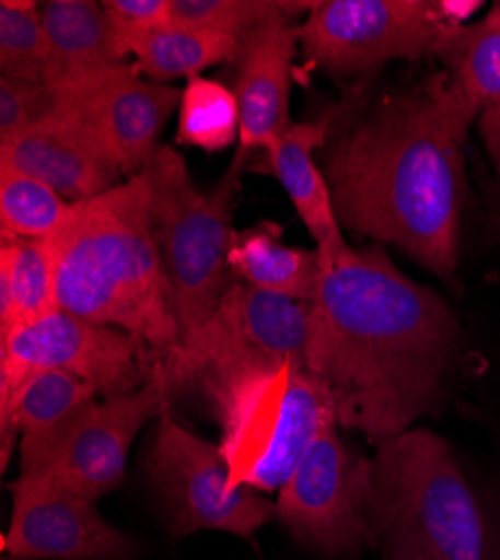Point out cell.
Masks as SVG:
<instances>
[{
    "label": "cell",
    "instance_id": "cell-1",
    "mask_svg": "<svg viewBox=\"0 0 500 560\" xmlns=\"http://www.w3.org/2000/svg\"><path fill=\"white\" fill-rule=\"evenodd\" d=\"M314 249L307 370L326 388L337 427L377 446L444 404L463 350L461 323L380 247L341 241Z\"/></svg>",
    "mask_w": 500,
    "mask_h": 560
},
{
    "label": "cell",
    "instance_id": "cell-2",
    "mask_svg": "<svg viewBox=\"0 0 500 560\" xmlns=\"http://www.w3.org/2000/svg\"><path fill=\"white\" fill-rule=\"evenodd\" d=\"M476 119L440 74L386 97L326 144L322 168L341 229L453 278L467 198L465 142Z\"/></svg>",
    "mask_w": 500,
    "mask_h": 560
},
{
    "label": "cell",
    "instance_id": "cell-3",
    "mask_svg": "<svg viewBox=\"0 0 500 560\" xmlns=\"http://www.w3.org/2000/svg\"><path fill=\"white\" fill-rule=\"evenodd\" d=\"M57 258V307L113 325L164 359L182 339L171 280L155 241L149 173L74 202L50 238Z\"/></svg>",
    "mask_w": 500,
    "mask_h": 560
},
{
    "label": "cell",
    "instance_id": "cell-4",
    "mask_svg": "<svg viewBox=\"0 0 500 560\" xmlns=\"http://www.w3.org/2000/svg\"><path fill=\"white\" fill-rule=\"evenodd\" d=\"M371 480L380 560H500V521L444 438L411 429L377 444Z\"/></svg>",
    "mask_w": 500,
    "mask_h": 560
},
{
    "label": "cell",
    "instance_id": "cell-5",
    "mask_svg": "<svg viewBox=\"0 0 500 560\" xmlns=\"http://www.w3.org/2000/svg\"><path fill=\"white\" fill-rule=\"evenodd\" d=\"M220 422V451L232 480L279 491L307 448L337 427L326 388L301 363L247 368L198 384Z\"/></svg>",
    "mask_w": 500,
    "mask_h": 560
},
{
    "label": "cell",
    "instance_id": "cell-6",
    "mask_svg": "<svg viewBox=\"0 0 500 560\" xmlns=\"http://www.w3.org/2000/svg\"><path fill=\"white\" fill-rule=\"evenodd\" d=\"M245 155H234L211 191L191 179L187 162L175 149L160 147L147 168L155 241L171 280L182 337L196 332L220 305L232 283L230 247L234 207Z\"/></svg>",
    "mask_w": 500,
    "mask_h": 560
},
{
    "label": "cell",
    "instance_id": "cell-7",
    "mask_svg": "<svg viewBox=\"0 0 500 560\" xmlns=\"http://www.w3.org/2000/svg\"><path fill=\"white\" fill-rule=\"evenodd\" d=\"M310 305L254 290L232 278L211 318L162 359L160 384L173 393L247 368H307Z\"/></svg>",
    "mask_w": 500,
    "mask_h": 560
},
{
    "label": "cell",
    "instance_id": "cell-8",
    "mask_svg": "<svg viewBox=\"0 0 500 560\" xmlns=\"http://www.w3.org/2000/svg\"><path fill=\"white\" fill-rule=\"evenodd\" d=\"M147 462L175 536L222 532L252 538L277 516V504L260 491L234 485L220 444L177 424L168 408L158 417Z\"/></svg>",
    "mask_w": 500,
    "mask_h": 560
},
{
    "label": "cell",
    "instance_id": "cell-9",
    "mask_svg": "<svg viewBox=\"0 0 500 560\" xmlns=\"http://www.w3.org/2000/svg\"><path fill=\"white\" fill-rule=\"evenodd\" d=\"M451 30L440 0H314L299 45L316 68L348 77L435 57Z\"/></svg>",
    "mask_w": 500,
    "mask_h": 560
},
{
    "label": "cell",
    "instance_id": "cell-10",
    "mask_svg": "<svg viewBox=\"0 0 500 560\" xmlns=\"http://www.w3.org/2000/svg\"><path fill=\"white\" fill-rule=\"evenodd\" d=\"M160 363L140 337L63 310L0 339V386L10 388L34 370H63L113 399L160 382Z\"/></svg>",
    "mask_w": 500,
    "mask_h": 560
},
{
    "label": "cell",
    "instance_id": "cell-11",
    "mask_svg": "<svg viewBox=\"0 0 500 560\" xmlns=\"http://www.w3.org/2000/svg\"><path fill=\"white\" fill-rule=\"evenodd\" d=\"M371 457L326 431L279 489L277 516L303 545L330 556L371 545Z\"/></svg>",
    "mask_w": 500,
    "mask_h": 560
},
{
    "label": "cell",
    "instance_id": "cell-12",
    "mask_svg": "<svg viewBox=\"0 0 500 560\" xmlns=\"http://www.w3.org/2000/svg\"><path fill=\"white\" fill-rule=\"evenodd\" d=\"M50 88L55 113L93 137L126 179L151 166L160 132L182 102V90L142 77L130 63Z\"/></svg>",
    "mask_w": 500,
    "mask_h": 560
},
{
    "label": "cell",
    "instance_id": "cell-13",
    "mask_svg": "<svg viewBox=\"0 0 500 560\" xmlns=\"http://www.w3.org/2000/svg\"><path fill=\"white\" fill-rule=\"evenodd\" d=\"M168 404L171 395L160 382L130 395L95 399L70 419L32 466L21 469V476H53L97 502L121 485L135 438Z\"/></svg>",
    "mask_w": 500,
    "mask_h": 560
},
{
    "label": "cell",
    "instance_id": "cell-14",
    "mask_svg": "<svg viewBox=\"0 0 500 560\" xmlns=\"http://www.w3.org/2000/svg\"><path fill=\"white\" fill-rule=\"evenodd\" d=\"M3 551L12 560H132L138 547L102 516L95 500L53 476H19Z\"/></svg>",
    "mask_w": 500,
    "mask_h": 560
},
{
    "label": "cell",
    "instance_id": "cell-15",
    "mask_svg": "<svg viewBox=\"0 0 500 560\" xmlns=\"http://www.w3.org/2000/svg\"><path fill=\"white\" fill-rule=\"evenodd\" d=\"M299 45L296 21H269L241 38L232 61L234 95L241 110L239 155L267 153L290 128L292 68Z\"/></svg>",
    "mask_w": 500,
    "mask_h": 560
},
{
    "label": "cell",
    "instance_id": "cell-16",
    "mask_svg": "<svg viewBox=\"0 0 500 560\" xmlns=\"http://www.w3.org/2000/svg\"><path fill=\"white\" fill-rule=\"evenodd\" d=\"M0 168L43 182L70 205L93 200L126 179L93 137L57 113L0 142Z\"/></svg>",
    "mask_w": 500,
    "mask_h": 560
},
{
    "label": "cell",
    "instance_id": "cell-17",
    "mask_svg": "<svg viewBox=\"0 0 500 560\" xmlns=\"http://www.w3.org/2000/svg\"><path fill=\"white\" fill-rule=\"evenodd\" d=\"M102 399L97 390L63 370H34L10 399H0V459L8 469L21 438V469L32 466L70 419Z\"/></svg>",
    "mask_w": 500,
    "mask_h": 560
},
{
    "label": "cell",
    "instance_id": "cell-18",
    "mask_svg": "<svg viewBox=\"0 0 500 560\" xmlns=\"http://www.w3.org/2000/svg\"><path fill=\"white\" fill-rule=\"evenodd\" d=\"M333 117L312 121H292L277 142V147L263 153L260 171L277 177L288 194L299 220L310 231L316 247L346 241L344 229L335 215L328 179L316 162V151L326 149Z\"/></svg>",
    "mask_w": 500,
    "mask_h": 560
},
{
    "label": "cell",
    "instance_id": "cell-19",
    "mask_svg": "<svg viewBox=\"0 0 500 560\" xmlns=\"http://www.w3.org/2000/svg\"><path fill=\"white\" fill-rule=\"evenodd\" d=\"M40 19L48 38V85L83 81L126 63L115 50L102 3L50 0L40 8Z\"/></svg>",
    "mask_w": 500,
    "mask_h": 560
},
{
    "label": "cell",
    "instance_id": "cell-20",
    "mask_svg": "<svg viewBox=\"0 0 500 560\" xmlns=\"http://www.w3.org/2000/svg\"><path fill=\"white\" fill-rule=\"evenodd\" d=\"M230 271L241 283L277 296L310 303L319 283V254L316 249L290 247L283 229L260 220L249 229L234 231L230 247Z\"/></svg>",
    "mask_w": 500,
    "mask_h": 560
},
{
    "label": "cell",
    "instance_id": "cell-21",
    "mask_svg": "<svg viewBox=\"0 0 500 560\" xmlns=\"http://www.w3.org/2000/svg\"><path fill=\"white\" fill-rule=\"evenodd\" d=\"M55 310L59 307L53 241H0V339Z\"/></svg>",
    "mask_w": 500,
    "mask_h": 560
},
{
    "label": "cell",
    "instance_id": "cell-22",
    "mask_svg": "<svg viewBox=\"0 0 500 560\" xmlns=\"http://www.w3.org/2000/svg\"><path fill=\"white\" fill-rule=\"evenodd\" d=\"M453 92L480 117L500 104V3L472 25L453 27L435 55Z\"/></svg>",
    "mask_w": 500,
    "mask_h": 560
},
{
    "label": "cell",
    "instance_id": "cell-23",
    "mask_svg": "<svg viewBox=\"0 0 500 560\" xmlns=\"http://www.w3.org/2000/svg\"><path fill=\"white\" fill-rule=\"evenodd\" d=\"M241 38L216 34L168 21L158 27L135 52V68L151 81L168 85L175 79L202 77L205 70L232 63L239 55Z\"/></svg>",
    "mask_w": 500,
    "mask_h": 560
},
{
    "label": "cell",
    "instance_id": "cell-24",
    "mask_svg": "<svg viewBox=\"0 0 500 560\" xmlns=\"http://www.w3.org/2000/svg\"><path fill=\"white\" fill-rule=\"evenodd\" d=\"M177 142L220 153L241 142V110L234 90L207 77H194L182 90Z\"/></svg>",
    "mask_w": 500,
    "mask_h": 560
},
{
    "label": "cell",
    "instance_id": "cell-25",
    "mask_svg": "<svg viewBox=\"0 0 500 560\" xmlns=\"http://www.w3.org/2000/svg\"><path fill=\"white\" fill-rule=\"evenodd\" d=\"M70 207L43 182L0 168V241H48L63 226Z\"/></svg>",
    "mask_w": 500,
    "mask_h": 560
},
{
    "label": "cell",
    "instance_id": "cell-26",
    "mask_svg": "<svg viewBox=\"0 0 500 560\" xmlns=\"http://www.w3.org/2000/svg\"><path fill=\"white\" fill-rule=\"evenodd\" d=\"M312 8L314 0H171V19L189 27L243 38L269 21L307 16Z\"/></svg>",
    "mask_w": 500,
    "mask_h": 560
},
{
    "label": "cell",
    "instance_id": "cell-27",
    "mask_svg": "<svg viewBox=\"0 0 500 560\" xmlns=\"http://www.w3.org/2000/svg\"><path fill=\"white\" fill-rule=\"evenodd\" d=\"M48 38L32 0H0V79L45 83Z\"/></svg>",
    "mask_w": 500,
    "mask_h": 560
},
{
    "label": "cell",
    "instance_id": "cell-28",
    "mask_svg": "<svg viewBox=\"0 0 500 560\" xmlns=\"http://www.w3.org/2000/svg\"><path fill=\"white\" fill-rule=\"evenodd\" d=\"M102 8L115 50L124 61L171 21V0H104Z\"/></svg>",
    "mask_w": 500,
    "mask_h": 560
},
{
    "label": "cell",
    "instance_id": "cell-29",
    "mask_svg": "<svg viewBox=\"0 0 500 560\" xmlns=\"http://www.w3.org/2000/svg\"><path fill=\"white\" fill-rule=\"evenodd\" d=\"M55 113V92L48 83L0 79V142L25 132Z\"/></svg>",
    "mask_w": 500,
    "mask_h": 560
},
{
    "label": "cell",
    "instance_id": "cell-30",
    "mask_svg": "<svg viewBox=\"0 0 500 560\" xmlns=\"http://www.w3.org/2000/svg\"><path fill=\"white\" fill-rule=\"evenodd\" d=\"M478 130L482 135L487 153H489V158L498 171V177H500V104L485 110L478 117Z\"/></svg>",
    "mask_w": 500,
    "mask_h": 560
},
{
    "label": "cell",
    "instance_id": "cell-31",
    "mask_svg": "<svg viewBox=\"0 0 500 560\" xmlns=\"http://www.w3.org/2000/svg\"><path fill=\"white\" fill-rule=\"evenodd\" d=\"M480 8L478 0H440V10L444 14V19L453 25L461 27L467 25L465 21Z\"/></svg>",
    "mask_w": 500,
    "mask_h": 560
}]
</instances>
